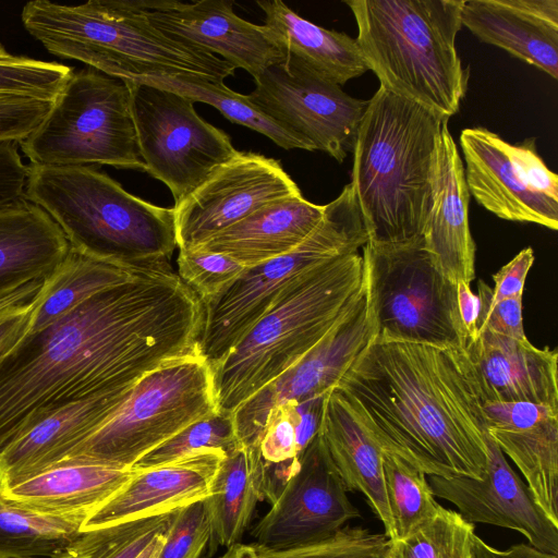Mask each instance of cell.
I'll list each match as a JSON object with an SVG mask.
<instances>
[{"mask_svg":"<svg viewBox=\"0 0 558 558\" xmlns=\"http://www.w3.org/2000/svg\"><path fill=\"white\" fill-rule=\"evenodd\" d=\"M464 166L446 120L440 130L434 201L423 239L436 268L450 281L475 278V242L469 225Z\"/></svg>","mask_w":558,"mask_h":558,"instance_id":"cell-22","label":"cell"},{"mask_svg":"<svg viewBox=\"0 0 558 558\" xmlns=\"http://www.w3.org/2000/svg\"><path fill=\"white\" fill-rule=\"evenodd\" d=\"M301 194L278 160L238 151L173 206L177 247L194 248L265 205Z\"/></svg>","mask_w":558,"mask_h":558,"instance_id":"cell-14","label":"cell"},{"mask_svg":"<svg viewBox=\"0 0 558 558\" xmlns=\"http://www.w3.org/2000/svg\"><path fill=\"white\" fill-rule=\"evenodd\" d=\"M53 100L0 94V143H20L45 119Z\"/></svg>","mask_w":558,"mask_h":558,"instance_id":"cell-43","label":"cell"},{"mask_svg":"<svg viewBox=\"0 0 558 558\" xmlns=\"http://www.w3.org/2000/svg\"><path fill=\"white\" fill-rule=\"evenodd\" d=\"M389 539L361 526H343L332 536L307 545L270 548L236 543L218 558H386Z\"/></svg>","mask_w":558,"mask_h":558,"instance_id":"cell-36","label":"cell"},{"mask_svg":"<svg viewBox=\"0 0 558 558\" xmlns=\"http://www.w3.org/2000/svg\"><path fill=\"white\" fill-rule=\"evenodd\" d=\"M487 401H523L558 411V353L483 331L466 344Z\"/></svg>","mask_w":558,"mask_h":558,"instance_id":"cell-24","label":"cell"},{"mask_svg":"<svg viewBox=\"0 0 558 558\" xmlns=\"http://www.w3.org/2000/svg\"><path fill=\"white\" fill-rule=\"evenodd\" d=\"M145 16L156 29L178 41L203 48L248 72L253 78L284 61L283 51L263 25L236 15L233 2L201 0H141Z\"/></svg>","mask_w":558,"mask_h":558,"instance_id":"cell-18","label":"cell"},{"mask_svg":"<svg viewBox=\"0 0 558 558\" xmlns=\"http://www.w3.org/2000/svg\"><path fill=\"white\" fill-rule=\"evenodd\" d=\"M474 523L441 509L404 538L389 542L386 558H476Z\"/></svg>","mask_w":558,"mask_h":558,"instance_id":"cell-37","label":"cell"},{"mask_svg":"<svg viewBox=\"0 0 558 558\" xmlns=\"http://www.w3.org/2000/svg\"><path fill=\"white\" fill-rule=\"evenodd\" d=\"M241 445L233 415L218 411L189 425L143 456L131 469L142 470L161 465L208 449L222 451L227 456Z\"/></svg>","mask_w":558,"mask_h":558,"instance_id":"cell-38","label":"cell"},{"mask_svg":"<svg viewBox=\"0 0 558 558\" xmlns=\"http://www.w3.org/2000/svg\"><path fill=\"white\" fill-rule=\"evenodd\" d=\"M133 386L72 402L8 445L0 451V488L11 487L62 461L112 416Z\"/></svg>","mask_w":558,"mask_h":558,"instance_id":"cell-21","label":"cell"},{"mask_svg":"<svg viewBox=\"0 0 558 558\" xmlns=\"http://www.w3.org/2000/svg\"><path fill=\"white\" fill-rule=\"evenodd\" d=\"M171 517L172 512L85 531L69 553L78 558H135L169 526Z\"/></svg>","mask_w":558,"mask_h":558,"instance_id":"cell-39","label":"cell"},{"mask_svg":"<svg viewBox=\"0 0 558 558\" xmlns=\"http://www.w3.org/2000/svg\"><path fill=\"white\" fill-rule=\"evenodd\" d=\"M254 82L247 99L279 125L340 163L353 151L368 100L349 96L290 56Z\"/></svg>","mask_w":558,"mask_h":558,"instance_id":"cell-13","label":"cell"},{"mask_svg":"<svg viewBox=\"0 0 558 558\" xmlns=\"http://www.w3.org/2000/svg\"><path fill=\"white\" fill-rule=\"evenodd\" d=\"M362 257L375 339L466 349L457 283L436 268L423 236L367 242Z\"/></svg>","mask_w":558,"mask_h":558,"instance_id":"cell-11","label":"cell"},{"mask_svg":"<svg viewBox=\"0 0 558 558\" xmlns=\"http://www.w3.org/2000/svg\"><path fill=\"white\" fill-rule=\"evenodd\" d=\"M474 550L476 558H558L557 555L541 551L530 544L523 543L505 550L496 549L477 535L474 537Z\"/></svg>","mask_w":558,"mask_h":558,"instance_id":"cell-52","label":"cell"},{"mask_svg":"<svg viewBox=\"0 0 558 558\" xmlns=\"http://www.w3.org/2000/svg\"><path fill=\"white\" fill-rule=\"evenodd\" d=\"M487 430L521 471L536 504L558 525V415L526 428Z\"/></svg>","mask_w":558,"mask_h":558,"instance_id":"cell-32","label":"cell"},{"mask_svg":"<svg viewBox=\"0 0 558 558\" xmlns=\"http://www.w3.org/2000/svg\"><path fill=\"white\" fill-rule=\"evenodd\" d=\"M298 461V469L252 531L258 545L286 548L317 543L360 517L318 434Z\"/></svg>","mask_w":558,"mask_h":558,"instance_id":"cell-16","label":"cell"},{"mask_svg":"<svg viewBox=\"0 0 558 558\" xmlns=\"http://www.w3.org/2000/svg\"><path fill=\"white\" fill-rule=\"evenodd\" d=\"M487 428L520 429L558 415V411L523 401H486L483 405Z\"/></svg>","mask_w":558,"mask_h":558,"instance_id":"cell-46","label":"cell"},{"mask_svg":"<svg viewBox=\"0 0 558 558\" xmlns=\"http://www.w3.org/2000/svg\"><path fill=\"white\" fill-rule=\"evenodd\" d=\"M485 444L484 477L428 475L434 496L457 506L469 522L514 530L523 534L531 546L558 556V525L536 504L527 485L512 470L488 432Z\"/></svg>","mask_w":558,"mask_h":558,"instance_id":"cell-17","label":"cell"},{"mask_svg":"<svg viewBox=\"0 0 558 558\" xmlns=\"http://www.w3.org/2000/svg\"><path fill=\"white\" fill-rule=\"evenodd\" d=\"M266 498V466L258 446L241 445L225 456L205 498L213 531L211 548L239 543L259 500Z\"/></svg>","mask_w":558,"mask_h":558,"instance_id":"cell-30","label":"cell"},{"mask_svg":"<svg viewBox=\"0 0 558 558\" xmlns=\"http://www.w3.org/2000/svg\"><path fill=\"white\" fill-rule=\"evenodd\" d=\"M225 456L208 449L161 465L133 469L123 486L88 514L82 532L163 515L207 498Z\"/></svg>","mask_w":558,"mask_h":558,"instance_id":"cell-19","label":"cell"},{"mask_svg":"<svg viewBox=\"0 0 558 558\" xmlns=\"http://www.w3.org/2000/svg\"><path fill=\"white\" fill-rule=\"evenodd\" d=\"M213 531L205 499L172 512L158 558H202Z\"/></svg>","mask_w":558,"mask_h":558,"instance_id":"cell-42","label":"cell"},{"mask_svg":"<svg viewBox=\"0 0 558 558\" xmlns=\"http://www.w3.org/2000/svg\"><path fill=\"white\" fill-rule=\"evenodd\" d=\"M43 280H36L19 288L16 291L0 299V317L17 306L31 301L41 287Z\"/></svg>","mask_w":558,"mask_h":558,"instance_id":"cell-53","label":"cell"},{"mask_svg":"<svg viewBox=\"0 0 558 558\" xmlns=\"http://www.w3.org/2000/svg\"><path fill=\"white\" fill-rule=\"evenodd\" d=\"M123 82L145 172L167 185L177 206L239 150L222 130L197 114L191 99L137 81Z\"/></svg>","mask_w":558,"mask_h":558,"instance_id":"cell-12","label":"cell"},{"mask_svg":"<svg viewBox=\"0 0 558 558\" xmlns=\"http://www.w3.org/2000/svg\"><path fill=\"white\" fill-rule=\"evenodd\" d=\"M368 71L380 87L445 118L465 96L456 38L464 0H345Z\"/></svg>","mask_w":558,"mask_h":558,"instance_id":"cell-5","label":"cell"},{"mask_svg":"<svg viewBox=\"0 0 558 558\" xmlns=\"http://www.w3.org/2000/svg\"><path fill=\"white\" fill-rule=\"evenodd\" d=\"M470 195L500 219L558 229V201L531 190L519 175L509 143L485 128L460 133Z\"/></svg>","mask_w":558,"mask_h":558,"instance_id":"cell-20","label":"cell"},{"mask_svg":"<svg viewBox=\"0 0 558 558\" xmlns=\"http://www.w3.org/2000/svg\"><path fill=\"white\" fill-rule=\"evenodd\" d=\"M168 527L157 533L135 558H158Z\"/></svg>","mask_w":558,"mask_h":558,"instance_id":"cell-54","label":"cell"},{"mask_svg":"<svg viewBox=\"0 0 558 558\" xmlns=\"http://www.w3.org/2000/svg\"><path fill=\"white\" fill-rule=\"evenodd\" d=\"M333 389L383 451L426 475L484 477L487 398L466 349L374 339Z\"/></svg>","mask_w":558,"mask_h":558,"instance_id":"cell-2","label":"cell"},{"mask_svg":"<svg viewBox=\"0 0 558 558\" xmlns=\"http://www.w3.org/2000/svg\"><path fill=\"white\" fill-rule=\"evenodd\" d=\"M218 411L209 362L201 354L171 362L141 377L112 416L62 461L131 469L189 425Z\"/></svg>","mask_w":558,"mask_h":558,"instance_id":"cell-9","label":"cell"},{"mask_svg":"<svg viewBox=\"0 0 558 558\" xmlns=\"http://www.w3.org/2000/svg\"><path fill=\"white\" fill-rule=\"evenodd\" d=\"M92 511L41 513L0 500V558H53L66 554Z\"/></svg>","mask_w":558,"mask_h":558,"instance_id":"cell-33","label":"cell"},{"mask_svg":"<svg viewBox=\"0 0 558 558\" xmlns=\"http://www.w3.org/2000/svg\"><path fill=\"white\" fill-rule=\"evenodd\" d=\"M457 299L460 318L468 335V343L473 342L478 337L481 300L472 292L470 284L463 281L457 282Z\"/></svg>","mask_w":558,"mask_h":558,"instance_id":"cell-51","label":"cell"},{"mask_svg":"<svg viewBox=\"0 0 558 558\" xmlns=\"http://www.w3.org/2000/svg\"><path fill=\"white\" fill-rule=\"evenodd\" d=\"M383 474L392 521L393 541L413 533L430 520L441 506L436 501L426 474L401 457L383 451Z\"/></svg>","mask_w":558,"mask_h":558,"instance_id":"cell-35","label":"cell"},{"mask_svg":"<svg viewBox=\"0 0 558 558\" xmlns=\"http://www.w3.org/2000/svg\"><path fill=\"white\" fill-rule=\"evenodd\" d=\"M352 187L325 205L316 229L290 253L245 268L220 295L203 305L198 352L211 366L310 270L367 243Z\"/></svg>","mask_w":558,"mask_h":558,"instance_id":"cell-8","label":"cell"},{"mask_svg":"<svg viewBox=\"0 0 558 558\" xmlns=\"http://www.w3.org/2000/svg\"><path fill=\"white\" fill-rule=\"evenodd\" d=\"M446 120L381 87L367 101L350 182L367 242L401 243L423 236Z\"/></svg>","mask_w":558,"mask_h":558,"instance_id":"cell-3","label":"cell"},{"mask_svg":"<svg viewBox=\"0 0 558 558\" xmlns=\"http://www.w3.org/2000/svg\"><path fill=\"white\" fill-rule=\"evenodd\" d=\"M323 398H315L301 403L289 402L283 404L294 424L298 459L318 432Z\"/></svg>","mask_w":558,"mask_h":558,"instance_id":"cell-49","label":"cell"},{"mask_svg":"<svg viewBox=\"0 0 558 558\" xmlns=\"http://www.w3.org/2000/svg\"><path fill=\"white\" fill-rule=\"evenodd\" d=\"M17 143H0V208L24 198L28 166L17 151Z\"/></svg>","mask_w":558,"mask_h":558,"instance_id":"cell-48","label":"cell"},{"mask_svg":"<svg viewBox=\"0 0 558 558\" xmlns=\"http://www.w3.org/2000/svg\"><path fill=\"white\" fill-rule=\"evenodd\" d=\"M509 151L523 182L534 192L558 201V177L537 154L535 138L510 144Z\"/></svg>","mask_w":558,"mask_h":558,"instance_id":"cell-45","label":"cell"},{"mask_svg":"<svg viewBox=\"0 0 558 558\" xmlns=\"http://www.w3.org/2000/svg\"><path fill=\"white\" fill-rule=\"evenodd\" d=\"M73 72L63 63L13 54L0 43V94L54 100Z\"/></svg>","mask_w":558,"mask_h":558,"instance_id":"cell-40","label":"cell"},{"mask_svg":"<svg viewBox=\"0 0 558 558\" xmlns=\"http://www.w3.org/2000/svg\"><path fill=\"white\" fill-rule=\"evenodd\" d=\"M203 305L169 260L100 291L0 357V451L52 412L199 354Z\"/></svg>","mask_w":558,"mask_h":558,"instance_id":"cell-1","label":"cell"},{"mask_svg":"<svg viewBox=\"0 0 558 558\" xmlns=\"http://www.w3.org/2000/svg\"><path fill=\"white\" fill-rule=\"evenodd\" d=\"M146 266L149 265L131 267L108 263L70 247L33 298L27 335L45 329L100 291L133 279Z\"/></svg>","mask_w":558,"mask_h":558,"instance_id":"cell-31","label":"cell"},{"mask_svg":"<svg viewBox=\"0 0 558 558\" xmlns=\"http://www.w3.org/2000/svg\"><path fill=\"white\" fill-rule=\"evenodd\" d=\"M257 5L267 36L318 77L341 86L368 71L355 38L305 20L280 0Z\"/></svg>","mask_w":558,"mask_h":558,"instance_id":"cell-29","label":"cell"},{"mask_svg":"<svg viewBox=\"0 0 558 558\" xmlns=\"http://www.w3.org/2000/svg\"><path fill=\"white\" fill-rule=\"evenodd\" d=\"M319 435L347 490L360 492L383 522L385 535L393 539L381 449L367 433L348 401L336 389L323 398Z\"/></svg>","mask_w":558,"mask_h":558,"instance_id":"cell-25","label":"cell"},{"mask_svg":"<svg viewBox=\"0 0 558 558\" xmlns=\"http://www.w3.org/2000/svg\"><path fill=\"white\" fill-rule=\"evenodd\" d=\"M462 26L558 78V0H464Z\"/></svg>","mask_w":558,"mask_h":558,"instance_id":"cell-23","label":"cell"},{"mask_svg":"<svg viewBox=\"0 0 558 558\" xmlns=\"http://www.w3.org/2000/svg\"><path fill=\"white\" fill-rule=\"evenodd\" d=\"M324 210L325 205L313 204L302 194L283 198L194 248L225 254L246 268L254 267L296 248L319 225Z\"/></svg>","mask_w":558,"mask_h":558,"instance_id":"cell-26","label":"cell"},{"mask_svg":"<svg viewBox=\"0 0 558 558\" xmlns=\"http://www.w3.org/2000/svg\"><path fill=\"white\" fill-rule=\"evenodd\" d=\"M133 81L172 90L193 102L210 105L231 122L267 136L281 148L315 150L310 142L279 125L260 112L246 95L233 92L223 82L163 75L144 76Z\"/></svg>","mask_w":558,"mask_h":558,"instance_id":"cell-34","label":"cell"},{"mask_svg":"<svg viewBox=\"0 0 558 558\" xmlns=\"http://www.w3.org/2000/svg\"><path fill=\"white\" fill-rule=\"evenodd\" d=\"M24 198L60 227L70 247L137 267L169 260L177 248L174 210L126 192L93 166H28Z\"/></svg>","mask_w":558,"mask_h":558,"instance_id":"cell-7","label":"cell"},{"mask_svg":"<svg viewBox=\"0 0 558 558\" xmlns=\"http://www.w3.org/2000/svg\"><path fill=\"white\" fill-rule=\"evenodd\" d=\"M534 258L533 248L530 246L525 247L493 275L495 283L493 289L483 280H480L477 296L481 303L489 310L505 299L523 296L525 279L534 263Z\"/></svg>","mask_w":558,"mask_h":558,"instance_id":"cell-44","label":"cell"},{"mask_svg":"<svg viewBox=\"0 0 558 558\" xmlns=\"http://www.w3.org/2000/svg\"><path fill=\"white\" fill-rule=\"evenodd\" d=\"M365 291L362 254L329 259L299 280L216 365L218 410L233 412L310 352Z\"/></svg>","mask_w":558,"mask_h":558,"instance_id":"cell-6","label":"cell"},{"mask_svg":"<svg viewBox=\"0 0 558 558\" xmlns=\"http://www.w3.org/2000/svg\"><path fill=\"white\" fill-rule=\"evenodd\" d=\"M178 276L206 305L232 284L246 267L233 258L203 250H179Z\"/></svg>","mask_w":558,"mask_h":558,"instance_id":"cell-41","label":"cell"},{"mask_svg":"<svg viewBox=\"0 0 558 558\" xmlns=\"http://www.w3.org/2000/svg\"><path fill=\"white\" fill-rule=\"evenodd\" d=\"M522 298L505 299L489 310L481 303L477 323L478 335L483 331H490L501 337L527 340L523 327Z\"/></svg>","mask_w":558,"mask_h":558,"instance_id":"cell-47","label":"cell"},{"mask_svg":"<svg viewBox=\"0 0 558 558\" xmlns=\"http://www.w3.org/2000/svg\"><path fill=\"white\" fill-rule=\"evenodd\" d=\"M376 330L367 287L356 305L296 364L269 383L234 412L239 440L258 446L269 413L289 402L322 398L333 389Z\"/></svg>","mask_w":558,"mask_h":558,"instance_id":"cell-15","label":"cell"},{"mask_svg":"<svg viewBox=\"0 0 558 558\" xmlns=\"http://www.w3.org/2000/svg\"><path fill=\"white\" fill-rule=\"evenodd\" d=\"M133 472V469L64 460L11 487L0 488V500L41 513L93 511L119 490Z\"/></svg>","mask_w":558,"mask_h":558,"instance_id":"cell-28","label":"cell"},{"mask_svg":"<svg viewBox=\"0 0 558 558\" xmlns=\"http://www.w3.org/2000/svg\"><path fill=\"white\" fill-rule=\"evenodd\" d=\"M53 558H78V557H76V556H74L73 554H71V553H69V551H68L66 554H63V555H61V556L53 557Z\"/></svg>","mask_w":558,"mask_h":558,"instance_id":"cell-55","label":"cell"},{"mask_svg":"<svg viewBox=\"0 0 558 558\" xmlns=\"http://www.w3.org/2000/svg\"><path fill=\"white\" fill-rule=\"evenodd\" d=\"M70 244L56 221L22 198L0 208V299L43 280L65 257Z\"/></svg>","mask_w":558,"mask_h":558,"instance_id":"cell-27","label":"cell"},{"mask_svg":"<svg viewBox=\"0 0 558 558\" xmlns=\"http://www.w3.org/2000/svg\"><path fill=\"white\" fill-rule=\"evenodd\" d=\"M19 145L31 165L145 172L126 84L90 68L73 72L45 119Z\"/></svg>","mask_w":558,"mask_h":558,"instance_id":"cell-10","label":"cell"},{"mask_svg":"<svg viewBox=\"0 0 558 558\" xmlns=\"http://www.w3.org/2000/svg\"><path fill=\"white\" fill-rule=\"evenodd\" d=\"M21 19L49 53L120 81L163 75L223 82L236 70L222 58L156 29L141 0H89L77 5L34 0L23 7Z\"/></svg>","mask_w":558,"mask_h":558,"instance_id":"cell-4","label":"cell"},{"mask_svg":"<svg viewBox=\"0 0 558 558\" xmlns=\"http://www.w3.org/2000/svg\"><path fill=\"white\" fill-rule=\"evenodd\" d=\"M33 310L32 299L0 317V357L27 335Z\"/></svg>","mask_w":558,"mask_h":558,"instance_id":"cell-50","label":"cell"}]
</instances>
